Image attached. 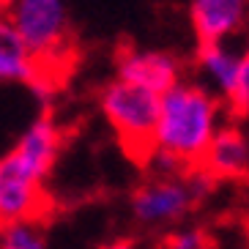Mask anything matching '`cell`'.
<instances>
[{
	"mask_svg": "<svg viewBox=\"0 0 249 249\" xmlns=\"http://www.w3.org/2000/svg\"><path fill=\"white\" fill-rule=\"evenodd\" d=\"M225 110V102L213 96L205 85L181 80L167 93H161L154 148L176 154L189 167H195L203 161L211 140L222 129Z\"/></svg>",
	"mask_w": 249,
	"mask_h": 249,
	"instance_id": "obj_1",
	"label": "cell"
},
{
	"mask_svg": "<svg viewBox=\"0 0 249 249\" xmlns=\"http://www.w3.org/2000/svg\"><path fill=\"white\" fill-rule=\"evenodd\" d=\"M159 107L161 96L148 88H140L132 82L112 80L99 93V110L112 126L121 145L137 161L145 164V159L154 151V134L159 124Z\"/></svg>",
	"mask_w": 249,
	"mask_h": 249,
	"instance_id": "obj_2",
	"label": "cell"
},
{
	"mask_svg": "<svg viewBox=\"0 0 249 249\" xmlns=\"http://www.w3.org/2000/svg\"><path fill=\"white\" fill-rule=\"evenodd\" d=\"M3 11L41 63L58 60L69 44V0H3Z\"/></svg>",
	"mask_w": 249,
	"mask_h": 249,
	"instance_id": "obj_3",
	"label": "cell"
},
{
	"mask_svg": "<svg viewBox=\"0 0 249 249\" xmlns=\"http://www.w3.org/2000/svg\"><path fill=\"white\" fill-rule=\"evenodd\" d=\"M189 173V170H186ZM151 176L132 192V219L145 230H173L200 205L189 176Z\"/></svg>",
	"mask_w": 249,
	"mask_h": 249,
	"instance_id": "obj_4",
	"label": "cell"
},
{
	"mask_svg": "<svg viewBox=\"0 0 249 249\" xmlns=\"http://www.w3.org/2000/svg\"><path fill=\"white\" fill-rule=\"evenodd\" d=\"M44 208V181L17 159L14 151L0 156V227L38 219Z\"/></svg>",
	"mask_w": 249,
	"mask_h": 249,
	"instance_id": "obj_5",
	"label": "cell"
},
{
	"mask_svg": "<svg viewBox=\"0 0 249 249\" xmlns=\"http://www.w3.org/2000/svg\"><path fill=\"white\" fill-rule=\"evenodd\" d=\"M115 77L161 96L183 80V66L173 52L126 47L115 58Z\"/></svg>",
	"mask_w": 249,
	"mask_h": 249,
	"instance_id": "obj_6",
	"label": "cell"
},
{
	"mask_svg": "<svg viewBox=\"0 0 249 249\" xmlns=\"http://www.w3.org/2000/svg\"><path fill=\"white\" fill-rule=\"evenodd\" d=\"M189 22L200 44L233 41L249 30V0H189Z\"/></svg>",
	"mask_w": 249,
	"mask_h": 249,
	"instance_id": "obj_7",
	"label": "cell"
},
{
	"mask_svg": "<svg viewBox=\"0 0 249 249\" xmlns=\"http://www.w3.org/2000/svg\"><path fill=\"white\" fill-rule=\"evenodd\" d=\"M247 50H238L233 41H216V44H200L195 52V69H197L200 85L219 96L222 102H230L238 90L244 74Z\"/></svg>",
	"mask_w": 249,
	"mask_h": 249,
	"instance_id": "obj_8",
	"label": "cell"
},
{
	"mask_svg": "<svg viewBox=\"0 0 249 249\" xmlns=\"http://www.w3.org/2000/svg\"><path fill=\"white\" fill-rule=\"evenodd\" d=\"M60 145H63V134H60L58 121L50 112H41L25 126V132L19 134V140L11 151L33 176L47 181L60 156Z\"/></svg>",
	"mask_w": 249,
	"mask_h": 249,
	"instance_id": "obj_9",
	"label": "cell"
},
{
	"mask_svg": "<svg viewBox=\"0 0 249 249\" xmlns=\"http://www.w3.org/2000/svg\"><path fill=\"white\" fill-rule=\"evenodd\" d=\"M200 167L208 170L216 181H235L249 176V134L241 121H227L211 140Z\"/></svg>",
	"mask_w": 249,
	"mask_h": 249,
	"instance_id": "obj_10",
	"label": "cell"
},
{
	"mask_svg": "<svg viewBox=\"0 0 249 249\" xmlns=\"http://www.w3.org/2000/svg\"><path fill=\"white\" fill-rule=\"evenodd\" d=\"M47 71V66L33 55L8 14L0 8V82H19L30 85Z\"/></svg>",
	"mask_w": 249,
	"mask_h": 249,
	"instance_id": "obj_11",
	"label": "cell"
},
{
	"mask_svg": "<svg viewBox=\"0 0 249 249\" xmlns=\"http://www.w3.org/2000/svg\"><path fill=\"white\" fill-rule=\"evenodd\" d=\"M0 249H47V235L36 219L0 227Z\"/></svg>",
	"mask_w": 249,
	"mask_h": 249,
	"instance_id": "obj_12",
	"label": "cell"
},
{
	"mask_svg": "<svg viewBox=\"0 0 249 249\" xmlns=\"http://www.w3.org/2000/svg\"><path fill=\"white\" fill-rule=\"evenodd\" d=\"M161 249H216L213 235L197 225L173 227L161 235Z\"/></svg>",
	"mask_w": 249,
	"mask_h": 249,
	"instance_id": "obj_13",
	"label": "cell"
},
{
	"mask_svg": "<svg viewBox=\"0 0 249 249\" xmlns=\"http://www.w3.org/2000/svg\"><path fill=\"white\" fill-rule=\"evenodd\" d=\"M225 107H227V112H230L233 121L249 124V55L244 60V74H241V82H238V90L233 93V99Z\"/></svg>",
	"mask_w": 249,
	"mask_h": 249,
	"instance_id": "obj_14",
	"label": "cell"
},
{
	"mask_svg": "<svg viewBox=\"0 0 249 249\" xmlns=\"http://www.w3.org/2000/svg\"><path fill=\"white\" fill-rule=\"evenodd\" d=\"M102 249H140V244L134 238H115V241L104 244Z\"/></svg>",
	"mask_w": 249,
	"mask_h": 249,
	"instance_id": "obj_15",
	"label": "cell"
},
{
	"mask_svg": "<svg viewBox=\"0 0 249 249\" xmlns=\"http://www.w3.org/2000/svg\"><path fill=\"white\" fill-rule=\"evenodd\" d=\"M244 50H247V55H249V30H247V47H244Z\"/></svg>",
	"mask_w": 249,
	"mask_h": 249,
	"instance_id": "obj_16",
	"label": "cell"
}]
</instances>
